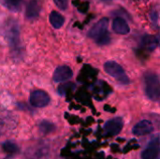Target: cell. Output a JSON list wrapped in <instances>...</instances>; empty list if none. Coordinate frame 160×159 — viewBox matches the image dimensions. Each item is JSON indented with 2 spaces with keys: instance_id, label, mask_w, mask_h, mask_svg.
<instances>
[{
  "instance_id": "1",
  "label": "cell",
  "mask_w": 160,
  "mask_h": 159,
  "mask_svg": "<svg viewBox=\"0 0 160 159\" xmlns=\"http://www.w3.org/2000/svg\"><path fill=\"white\" fill-rule=\"evenodd\" d=\"M108 25L109 20L107 18H102L90 29L88 32V37L93 38L100 46L108 44L111 40Z\"/></svg>"
},
{
  "instance_id": "2",
  "label": "cell",
  "mask_w": 160,
  "mask_h": 159,
  "mask_svg": "<svg viewBox=\"0 0 160 159\" xmlns=\"http://www.w3.org/2000/svg\"><path fill=\"white\" fill-rule=\"evenodd\" d=\"M145 95L153 101L160 100V81L157 74L148 72L144 76Z\"/></svg>"
},
{
  "instance_id": "3",
  "label": "cell",
  "mask_w": 160,
  "mask_h": 159,
  "mask_svg": "<svg viewBox=\"0 0 160 159\" xmlns=\"http://www.w3.org/2000/svg\"><path fill=\"white\" fill-rule=\"evenodd\" d=\"M104 69L110 76L114 78L120 83L128 84L129 82V79L126 74L124 68L118 63L114 61H108L104 65Z\"/></svg>"
},
{
  "instance_id": "4",
  "label": "cell",
  "mask_w": 160,
  "mask_h": 159,
  "mask_svg": "<svg viewBox=\"0 0 160 159\" xmlns=\"http://www.w3.org/2000/svg\"><path fill=\"white\" fill-rule=\"evenodd\" d=\"M6 35L10 46L16 49L20 44V31L16 22L11 21L10 22H8L6 27Z\"/></svg>"
},
{
  "instance_id": "5",
  "label": "cell",
  "mask_w": 160,
  "mask_h": 159,
  "mask_svg": "<svg viewBox=\"0 0 160 159\" xmlns=\"http://www.w3.org/2000/svg\"><path fill=\"white\" fill-rule=\"evenodd\" d=\"M29 101L33 107L42 108L50 103V97L43 90H35L30 94Z\"/></svg>"
},
{
  "instance_id": "6",
  "label": "cell",
  "mask_w": 160,
  "mask_h": 159,
  "mask_svg": "<svg viewBox=\"0 0 160 159\" xmlns=\"http://www.w3.org/2000/svg\"><path fill=\"white\" fill-rule=\"evenodd\" d=\"M123 126H124V123H123L122 118L116 117V118H112V119L109 120L105 124L104 130L108 135L115 136V135H118L121 132V130L123 128Z\"/></svg>"
},
{
  "instance_id": "7",
  "label": "cell",
  "mask_w": 160,
  "mask_h": 159,
  "mask_svg": "<svg viewBox=\"0 0 160 159\" xmlns=\"http://www.w3.org/2000/svg\"><path fill=\"white\" fill-rule=\"evenodd\" d=\"M160 153V146L158 142V139L155 138L151 141L148 147L142 151V159H158Z\"/></svg>"
},
{
  "instance_id": "8",
  "label": "cell",
  "mask_w": 160,
  "mask_h": 159,
  "mask_svg": "<svg viewBox=\"0 0 160 159\" xmlns=\"http://www.w3.org/2000/svg\"><path fill=\"white\" fill-rule=\"evenodd\" d=\"M73 76L72 69L68 66L58 67L53 73V81L56 82H63L69 80Z\"/></svg>"
},
{
  "instance_id": "9",
  "label": "cell",
  "mask_w": 160,
  "mask_h": 159,
  "mask_svg": "<svg viewBox=\"0 0 160 159\" xmlns=\"http://www.w3.org/2000/svg\"><path fill=\"white\" fill-rule=\"evenodd\" d=\"M153 130H154L153 124L148 120H142L135 125L132 132L136 136H143V135L150 134L151 132H153Z\"/></svg>"
},
{
  "instance_id": "10",
  "label": "cell",
  "mask_w": 160,
  "mask_h": 159,
  "mask_svg": "<svg viewBox=\"0 0 160 159\" xmlns=\"http://www.w3.org/2000/svg\"><path fill=\"white\" fill-rule=\"evenodd\" d=\"M112 29L116 34H119V35H127L130 31L128 22L125 21V19L121 17H117L113 20Z\"/></svg>"
},
{
  "instance_id": "11",
  "label": "cell",
  "mask_w": 160,
  "mask_h": 159,
  "mask_svg": "<svg viewBox=\"0 0 160 159\" xmlns=\"http://www.w3.org/2000/svg\"><path fill=\"white\" fill-rule=\"evenodd\" d=\"M40 12V5L38 0H30L26 6V18L29 20H35L38 17Z\"/></svg>"
},
{
  "instance_id": "12",
  "label": "cell",
  "mask_w": 160,
  "mask_h": 159,
  "mask_svg": "<svg viewBox=\"0 0 160 159\" xmlns=\"http://www.w3.org/2000/svg\"><path fill=\"white\" fill-rule=\"evenodd\" d=\"M142 44L143 46V48L147 51H153L155 50L158 45V40L156 37L152 36V35H146L143 37Z\"/></svg>"
},
{
  "instance_id": "13",
  "label": "cell",
  "mask_w": 160,
  "mask_h": 159,
  "mask_svg": "<svg viewBox=\"0 0 160 159\" xmlns=\"http://www.w3.org/2000/svg\"><path fill=\"white\" fill-rule=\"evenodd\" d=\"M50 22L55 29H59L65 22V18L57 11H52L50 14Z\"/></svg>"
},
{
  "instance_id": "14",
  "label": "cell",
  "mask_w": 160,
  "mask_h": 159,
  "mask_svg": "<svg viewBox=\"0 0 160 159\" xmlns=\"http://www.w3.org/2000/svg\"><path fill=\"white\" fill-rule=\"evenodd\" d=\"M2 149L8 154H15L19 151L17 144L13 142H6L2 144Z\"/></svg>"
},
{
  "instance_id": "15",
  "label": "cell",
  "mask_w": 160,
  "mask_h": 159,
  "mask_svg": "<svg viewBox=\"0 0 160 159\" xmlns=\"http://www.w3.org/2000/svg\"><path fill=\"white\" fill-rule=\"evenodd\" d=\"M22 0H5V4L12 11H19L22 7Z\"/></svg>"
},
{
  "instance_id": "16",
  "label": "cell",
  "mask_w": 160,
  "mask_h": 159,
  "mask_svg": "<svg viewBox=\"0 0 160 159\" xmlns=\"http://www.w3.org/2000/svg\"><path fill=\"white\" fill-rule=\"evenodd\" d=\"M54 129V126L48 122V121H43L40 125H39V130L44 133V134H48V133H51L52 130Z\"/></svg>"
},
{
  "instance_id": "17",
  "label": "cell",
  "mask_w": 160,
  "mask_h": 159,
  "mask_svg": "<svg viewBox=\"0 0 160 159\" xmlns=\"http://www.w3.org/2000/svg\"><path fill=\"white\" fill-rule=\"evenodd\" d=\"M53 2L61 10H66L68 8V0H53Z\"/></svg>"
},
{
  "instance_id": "18",
  "label": "cell",
  "mask_w": 160,
  "mask_h": 159,
  "mask_svg": "<svg viewBox=\"0 0 160 159\" xmlns=\"http://www.w3.org/2000/svg\"><path fill=\"white\" fill-rule=\"evenodd\" d=\"M157 139H158V144L160 146V137H157Z\"/></svg>"
},
{
  "instance_id": "19",
  "label": "cell",
  "mask_w": 160,
  "mask_h": 159,
  "mask_svg": "<svg viewBox=\"0 0 160 159\" xmlns=\"http://www.w3.org/2000/svg\"><path fill=\"white\" fill-rule=\"evenodd\" d=\"M103 1H109V0H103Z\"/></svg>"
}]
</instances>
